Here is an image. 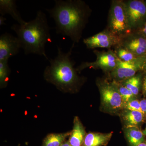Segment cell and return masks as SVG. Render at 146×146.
Returning <instances> with one entry per match:
<instances>
[{
    "label": "cell",
    "instance_id": "cb8c5ba5",
    "mask_svg": "<svg viewBox=\"0 0 146 146\" xmlns=\"http://www.w3.org/2000/svg\"><path fill=\"white\" fill-rule=\"evenodd\" d=\"M143 91L144 94L146 95V76L144 78L143 85Z\"/></svg>",
    "mask_w": 146,
    "mask_h": 146
},
{
    "label": "cell",
    "instance_id": "4fadbf2b",
    "mask_svg": "<svg viewBox=\"0 0 146 146\" xmlns=\"http://www.w3.org/2000/svg\"><path fill=\"white\" fill-rule=\"evenodd\" d=\"M84 128L78 117L74 119V126L69 138V143L72 146H82L86 135Z\"/></svg>",
    "mask_w": 146,
    "mask_h": 146
},
{
    "label": "cell",
    "instance_id": "9c48e42d",
    "mask_svg": "<svg viewBox=\"0 0 146 146\" xmlns=\"http://www.w3.org/2000/svg\"><path fill=\"white\" fill-rule=\"evenodd\" d=\"M121 39V37L107 29L84 39L83 42L89 49L110 48L119 45Z\"/></svg>",
    "mask_w": 146,
    "mask_h": 146
},
{
    "label": "cell",
    "instance_id": "5b68a950",
    "mask_svg": "<svg viewBox=\"0 0 146 146\" xmlns=\"http://www.w3.org/2000/svg\"><path fill=\"white\" fill-rule=\"evenodd\" d=\"M98 86L102 103L106 109L115 112L124 107V103L114 82H109L104 80L99 82Z\"/></svg>",
    "mask_w": 146,
    "mask_h": 146
},
{
    "label": "cell",
    "instance_id": "f1b7e54d",
    "mask_svg": "<svg viewBox=\"0 0 146 146\" xmlns=\"http://www.w3.org/2000/svg\"><path fill=\"white\" fill-rule=\"evenodd\" d=\"M138 146H146V142H143L142 143L138 145Z\"/></svg>",
    "mask_w": 146,
    "mask_h": 146
},
{
    "label": "cell",
    "instance_id": "f546056e",
    "mask_svg": "<svg viewBox=\"0 0 146 146\" xmlns=\"http://www.w3.org/2000/svg\"><path fill=\"white\" fill-rule=\"evenodd\" d=\"M143 133L144 135L146 136V125L145 128V130L143 131Z\"/></svg>",
    "mask_w": 146,
    "mask_h": 146
},
{
    "label": "cell",
    "instance_id": "2e32d148",
    "mask_svg": "<svg viewBox=\"0 0 146 146\" xmlns=\"http://www.w3.org/2000/svg\"><path fill=\"white\" fill-rule=\"evenodd\" d=\"M144 115L143 112L127 110L123 115V119L127 127H136L143 121Z\"/></svg>",
    "mask_w": 146,
    "mask_h": 146
},
{
    "label": "cell",
    "instance_id": "8992f818",
    "mask_svg": "<svg viewBox=\"0 0 146 146\" xmlns=\"http://www.w3.org/2000/svg\"><path fill=\"white\" fill-rule=\"evenodd\" d=\"M145 56L136 58L129 62L118 61L117 67L111 72L114 81L121 82L136 75V73L143 69Z\"/></svg>",
    "mask_w": 146,
    "mask_h": 146
},
{
    "label": "cell",
    "instance_id": "30bf717a",
    "mask_svg": "<svg viewBox=\"0 0 146 146\" xmlns=\"http://www.w3.org/2000/svg\"><path fill=\"white\" fill-rule=\"evenodd\" d=\"M120 46L132 53L136 57L146 55V37L141 31L132 32L121 37Z\"/></svg>",
    "mask_w": 146,
    "mask_h": 146
},
{
    "label": "cell",
    "instance_id": "277c9868",
    "mask_svg": "<svg viewBox=\"0 0 146 146\" xmlns=\"http://www.w3.org/2000/svg\"><path fill=\"white\" fill-rule=\"evenodd\" d=\"M108 27L110 31L121 37L133 32L129 24L125 4L123 1L112 2L109 12Z\"/></svg>",
    "mask_w": 146,
    "mask_h": 146
},
{
    "label": "cell",
    "instance_id": "5bb4252c",
    "mask_svg": "<svg viewBox=\"0 0 146 146\" xmlns=\"http://www.w3.org/2000/svg\"><path fill=\"white\" fill-rule=\"evenodd\" d=\"M112 133H102L90 132L86 134L82 146H103L107 145Z\"/></svg>",
    "mask_w": 146,
    "mask_h": 146
},
{
    "label": "cell",
    "instance_id": "4316f807",
    "mask_svg": "<svg viewBox=\"0 0 146 146\" xmlns=\"http://www.w3.org/2000/svg\"><path fill=\"white\" fill-rule=\"evenodd\" d=\"M60 146H72L69 143V141H65L64 143H63L62 145Z\"/></svg>",
    "mask_w": 146,
    "mask_h": 146
},
{
    "label": "cell",
    "instance_id": "603a6c76",
    "mask_svg": "<svg viewBox=\"0 0 146 146\" xmlns=\"http://www.w3.org/2000/svg\"><path fill=\"white\" fill-rule=\"evenodd\" d=\"M141 103V109L144 115H146V99H145L140 101Z\"/></svg>",
    "mask_w": 146,
    "mask_h": 146
},
{
    "label": "cell",
    "instance_id": "e0dca14e",
    "mask_svg": "<svg viewBox=\"0 0 146 146\" xmlns=\"http://www.w3.org/2000/svg\"><path fill=\"white\" fill-rule=\"evenodd\" d=\"M70 133L71 132L49 134L43 141L42 146H60Z\"/></svg>",
    "mask_w": 146,
    "mask_h": 146
},
{
    "label": "cell",
    "instance_id": "ba28073f",
    "mask_svg": "<svg viewBox=\"0 0 146 146\" xmlns=\"http://www.w3.org/2000/svg\"><path fill=\"white\" fill-rule=\"evenodd\" d=\"M129 24L132 31L139 28L146 18V4L139 0L124 2Z\"/></svg>",
    "mask_w": 146,
    "mask_h": 146
},
{
    "label": "cell",
    "instance_id": "8fae6325",
    "mask_svg": "<svg viewBox=\"0 0 146 146\" xmlns=\"http://www.w3.org/2000/svg\"><path fill=\"white\" fill-rule=\"evenodd\" d=\"M21 48L17 37L7 33L0 36V61L9 60L10 57L18 54Z\"/></svg>",
    "mask_w": 146,
    "mask_h": 146
},
{
    "label": "cell",
    "instance_id": "ffe728a7",
    "mask_svg": "<svg viewBox=\"0 0 146 146\" xmlns=\"http://www.w3.org/2000/svg\"><path fill=\"white\" fill-rule=\"evenodd\" d=\"M117 87L118 91L121 97L125 104L134 99L135 96L129 89L127 88L122 83L114 81Z\"/></svg>",
    "mask_w": 146,
    "mask_h": 146
},
{
    "label": "cell",
    "instance_id": "83f0119b",
    "mask_svg": "<svg viewBox=\"0 0 146 146\" xmlns=\"http://www.w3.org/2000/svg\"><path fill=\"white\" fill-rule=\"evenodd\" d=\"M143 69H145L146 70V55H145V62H144L143 68Z\"/></svg>",
    "mask_w": 146,
    "mask_h": 146
},
{
    "label": "cell",
    "instance_id": "d4e9b609",
    "mask_svg": "<svg viewBox=\"0 0 146 146\" xmlns=\"http://www.w3.org/2000/svg\"><path fill=\"white\" fill-rule=\"evenodd\" d=\"M6 21V18H4L3 16H0V26H2L3 25H5V21Z\"/></svg>",
    "mask_w": 146,
    "mask_h": 146
},
{
    "label": "cell",
    "instance_id": "9a60e30c",
    "mask_svg": "<svg viewBox=\"0 0 146 146\" xmlns=\"http://www.w3.org/2000/svg\"><path fill=\"white\" fill-rule=\"evenodd\" d=\"M126 136L130 146H138L144 142V135L136 127H127Z\"/></svg>",
    "mask_w": 146,
    "mask_h": 146
},
{
    "label": "cell",
    "instance_id": "7402d4cb",
    "mask_svg": "<svg viewBox=\"0 0 146 146\" xmlns=\"http://www.w3.org/2000/svg\"><path fill=\"white\" fill-rule=\"evenodd\" d=\"M124 107L127 110L139 111L143 113L141 109V103L138 100L133 99L130 101L125 104Z\"/></svg>",
    "mask_w": 146,
    "mask_h": 146
},
{
    "label": "cell",
    "instance_id": "7a4b0ae2",
    "mask_svg": "<svg viewBox=\"0 0 146 146\" xmlns=\"http://www.w3.org/2000/svg\"><path fill=\"white\" fill-rule=\"evenodd\" d=\"M11 29L17 35L25 54L43 56L48 59L45 48L52 39L46 16L44 12L39 11L34 20L23 25L14 24Z\"/></svg>",
    "mask_w": 146,
    "mask_h": 146
},
{
    "label": "cell",
    "instance_id": "44dd1931",
    "mask_svg": "<svg viewBox=\"0 0 146 146\" xmlns=\"http://www.w3.org/2000/svg\"><path fill=\"white\" fill-rule=\"evenodd\" d=\"M116 47L117 48L114 52L119 59L123 62H129L137 58L132 53L121 46L119 45Z\"/></svg>",
    "mask_w": 146,
    "mask_h": 146
},
{
    "label": "cell",
    "instance_id": "d6986e66",
    "mask_svg": "<svg viewBox=\"0 0 146 146\" xmlns=\"http://www.w3.org/2000/svg\"><path fill=\"white\" fill-rule=\"evenodd\" d=\"M8 60L0 61V86L1 88H5L7 85L10 69Z\"/></svg>",
    "mask_w": 146,
    "mask_h": 146
},
{
    "label": "cell",
    "instance_id": "484cf974",
    "mask_svg": "<svg viewBox=\"0 0 146 146\" xmlns=\"http://www.w3.org/2000/svg\"><path fill=\"white\" fill-rule=\"evenodd\" d=\"M140 31L143 33V35L144 36H145L146 37V22L145 23V25L143 26V27H142V29H141Z\"/></svg>",
    "mask_w": 146,
    "mask_h": 146
},
{
    "label": "cell",
    "instance_id": "6da1fadb",
    "mask_svg": "<svg viewBox=\"0 0 146 146\" xmlns=\"http://www.w3.org/2000/svg\"><path fill=\"white\" fill-rule=\"evenodd\" d=\"M54 1V6L46 10L54 20L56 33L68 36L73 42H78L90 15L89 7L80 1Z\"/></svg>",
    "mask_w": 146,
    "mask_h": 146
},
{
    "label": "cell",
    "instance_id": "3957f363",
    "mask_svg": "<svg viewBox=\"0 0 146 146\" xmlns=\"http://www.w3.org/2000/svg\"><path fill=\"white\" fill-rule=\"evenodd\" d=\"M72 48L68 52H65L58 46L57 56L49 60L50 65L46 67L44 72L47 81L63 91H72L80 80L74 68L75 63L70 57Z\"/></svg>",
    "mask_w": 146,
    "mask_h": 146
},
{
    "label": "cell",
    "instance_id": "ac0fdd59",
    "mask_svg": "<svg viewBox=\"0 0 146 146\" xmlns=\"http://www.w3.org/2000/svg\"><path fill=\"white\" fill-rule=\"evenodd\" d=\"M121 82L129 89L135 96L139 94L141 85V78L140 76H134Z\"/></svg>",
    "mask_w": 146,
    "mask_h": 146
},
{
    "label": "cell",
    "instance_id": "52a82bcc",
    "mask_svg": "<svg viewBox=\"0 0 146 146\" xmlns=\"http://www.w3.org/2000/svg\"><path fill=\"white\" fill-rule=\"evenodd\" d=\"M97 56L96 60L93 62H83L79 66L77 70L80 71L85 68H100L105 71L111 72L117 67L119 60L115 52L112 50L107 52H94Z\"/></svg>",
    "mask_w": 146,
    "mask_h": 146
},
{
    "label": "cell",
    "instance_id": "7c38bea8",
    "mask_svg": "<svg viewBox=\"0 0 146 146\" xmlns=\"http://www.w3.org/2000/svg\"><path fill=\"white\" fill-rule=\"evenodd\" d=\"M0 14L2 16L6 14L10 15L20 25L26 23L22 19L17 9L16 1L14 0H0Z\"/></svg>",
    "mask_w": 146,
    "mask_h": 146
}]
</instances>
